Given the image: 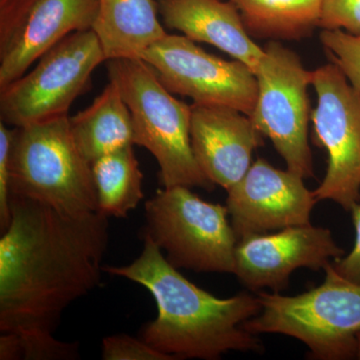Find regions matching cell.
<instances>
[{"label":"cell","instance_id":"9","mask_svg":"<svg viewBox=\"0 0 360 360\" xmlns=\"http://www.w3.org/2000/svg\"><path fill=\"white\" fill-rule=\"evenodd\" d=\"M317 103L311 111L315 143L328 155L324 179L314 193L350 212L360 202V94L335 63L312 70Z\"/></svg>","mask_w":360,"mask_h":360},{"label":"cell","instance_id":"1","mask_svg":"<svg viewBox=\"0 0 360 360\" xmlns=\"http://www.w3.org/2000/svg\"><path fill=\"white\" fill-rule=\"evenodd\" d=\"M108 240L103 213L68 217L11 196V224L0 238L1 333H53L71 303L99 285Z\"/></svg>","mask_w":360,"mask_h":360},{"label":"cell","instance_id":"21","mask_svg":"<svg viewBox=\"0 0 360 360\" xmlns=\"http://www.w3.org/2000/svg\"><path fill=\"white\" fill-rule=\"evenodd\" d=\"M319 39L331 63L360 94V34L342 30H323Z\"/></svg>","mask_w":360,"mask_h":360},{"label":"cell","instance_id":"25","mask_svg":"<svg viewBox=\"0 0 360 360\" xmlns=\"http://www.w3.org/2000/svg\"><path fill=\"white\" fill-rule=\"evenodd\" d=\"M14 129L0 122V227L6 231L11 224V153Z\"/></svg>","mask_w":360,"mask_h":360},{"label":"cell","instance_id":"14","mask_svg":"<svg viewBox=\"0 0 360 360\" xmlns=\"http://www.w3.org/2000/svg\"><path fill=\"white\" fill-rule=\"evenodd\" d=\"M158 6L167 27L213 45L255 72L264 49L253 41L231 0H158Z\"/></svg>","mask_w":360,"mask_h":360},{"label":"cell","instance_id":"2","mask_svg":"<svg viewBox=\"0 0 360 360\" xmlns=\"http://www.w3.org/2000/svg\"><path fill=\"white\" fill-rule=\"evenodd\" d=\"M143 240V250L132 264L103 267L143 286L155 298L158 315L141 328V340L174 359L215 360L229 352H264L260 338L243 328L262 310L258 297H217L182 276L153 239Z\"/></svg>","mask_w":360,"mask_h":360},{"label":"cell","instance_id":"24","mask_svg":"<svg viewBox=\"0 0 360 360\" xmlns=\"http://www.w3.org/2000/svg\"><path fill=\"white\" fill-rule=\"evenodd\" d=\"M319 27L360 34V0H323Z\"/></svg>","mask_w":360,"mask_h":360},{"label":"cell","instance_id":"4","mask_svg":"<svg viewBox=\"0 0 360 360\" xmlns=\"http://www.w3.org/2000/svg\"><path fill=\"white\" fill-rule=\"evenodd\" d=\"M323 269V283L302 295L258 293L262 310L243 328L257 335L278 333L296 338L309 347L310 359L359 357L360 284L341 276L333 262Z\"/></svg>","mask_w":360,"mask_h":360},{"label":"cell","instance_id":"23","mask_svg":"<svg viewBox=\"0 0 360 360\" xmlns=\"http://www.w3.org/2000/svg\"><path fill=\"white\" fill-rule=\"evenodd\" d=\"M104 360H174L146 341L127 335H111L103 340Z\"/></svg>","mask_w":360,"mask_h":360},{"label":"cell","instance_id":"10","mask_svg":"<svg viewBox=\"0 0 360 360\" xmlns=\"http://www.w3.org/2000/svg\"><path fill=\"white\" fill-rule=\"evenodd\" d=\"M172 94L193 103L224 106L251 115L257 97V75L241 61L203 51L184 35L167 34L142 52Z\"/></svg>","mask_w":360,"mask_h":360},{"label":"cell","instance_id":"20","mask_svg":"<svg viewBox=\"0 0 360 360\" xmlns=\"http://www.w3.org/2000/svg\"><path fill=\"white\" fill-rule=\"evenodd\" d=\"M79 356L78 343L58 340L52 333L28 330L0 336L1 360H75Z\"/></svg>","mask_w":360,"mask_h":360},{"label":"cell","instance_id":"17","mask_svg":"<svg viewBox=\"0 0 360 360\" xmlns=\"http://www.w3.org/2000/svg\"><path fill=\"white\" fill-rule=\"evenodd\" d=\"M70 123L73 141L91 165L108 153L134 146L129 106L111 80L89 108L70 117Z\"/></svg>","mask_w":360,"mask_h":360},{"label":"cell","instance_id":"12","mask_svg":"<svg viewBox=\"0 0 360 360\" xmlns=\"http://www.w3.org/2000/svg\"><path fill=\"white\" fill-rule=\"evenodd\" d=\"M330 231L311 224L239 239L233 274L250 290H285L293 271L323 269L345 255Z\"/></svg>","mask_w":360,"mask_h":360},{"label":"cell","instance_id":"8","mask_svg":"<svg viewBox=\"0 0 360 360\" xmlns=\"http://www.w3.org/2000/svg\"><path fill=\"white\" fill-rule=\"evenodd\" d=\"M105 60L94 30L71 33L45 52L32 70L1 89V122L23 127L68 115L92 72Z\"/></svg>","mask_w":360,"mask_h":360},{"label":"cell","instance_id":"26","mask_svg":"<svg viewBox=\"0 0 360 360\" xmlns=\"http://www.w3.org/2000/svg\"><path fill=\"white\" fill-rule=\"evenodd\" d=\"M355 229L354 248L347 255L338 258L333 266L341 276L360 284V202L350 210Z\"/></svg>","mask_w":360,"mask_h":360},{"label":"cell","instance_id":"11","mask_svg":"<svg viewBox=\"0 0 360 360\" xmlns=\"http://www.w3.org/2000/svg\"><path fill=\"white\" fill-rule=\"evenodd\" d=\"M304 179L258 158L227 191L226 207L238 240L255 234L310 224L319 202Z\"/></svg>","mask_w":360,"mask_h":360},{"label":"cell","instance_id":"5","mask_svg":"<svg viewBox=\"0 0 360 360\" xmlns=\"http://www.w3.org/2000/svg\"><path fill=\"white\" fill-rule=\"evenodd\" d=\"M11 196L39 201L68 217L98 212L92 165L73 141L70 116L14 127Z\"/></svg>","mask_w":360,"mask_h":360},{"label":"cell","instance_id":"3","mask_svg":"<svg viewBox=\"0 0 360 360\" xmlns=\"http://www.w3.org/2000/svg\"><path fill=\"white\" fill-rule=\"evenodd\" d=\"M108 72L129 106L134 144L155 156L162 186L214 189L191 148V105L175 98L143 59H110Z\"/></svg>","mask_w":360,"mask_h":360},{"label":"cell","instance_id":"7","mask_svg":"<svg viewBox=\"0 0 360 360\" xmlns=\"http://www.w3.org/2000/svg\"><path fill=\"white\" fill-rule=\"evenodd\" d=\"M255 75L257 97L250 117L264 136L269 137L290 172L302 179L314 176L309 142L311 120L307 90L312 71L297 53L270 40L264 47Z\"/></svg>","mask_w":360,"mask_h":360},{"label":"cell","instance_id":"6","mask_svg":"<svg viewBox=\"0 0 360 360\" xmlns=\"http://www.w3.org/2000/svg\"><path fill=\"white\" fill-rule=\"evenodd\" d=\"M226 205L201 200L189 187H163L146 203L142 236L177 269L233 274L238 238Z\"/></svg>","mask_w":360,"mask_h":360},{"label":"cell","instance_id":"18","mask_svg":"<svg viewBox=\"0 0 360 360\" xmlns=\"http://www.w3.org/2000/svg\"><path fill=\"white\" fill-rule=\"evenodd\" d=\"M252 39L300 40L321 23L323 0H231Z\"/></svg>","mask_w":360,"mask_h":360},{"label":"cell","instance_id":"15","mask_svg":"<svg viewBox=\"0 0 360 360\" xmlns=\"http://www.w3.org/2000/svg\"><path fill=\"white\" fill-rule=\"evenodd\" d=\"M99 0H40L13 46L0 56V89L71 33L92 30Z\"/></svg>","mask_w":360,"mask_h":360},{"label":"cell","instance_id":"19","mask_svg":"<svg viewBox=\"0 0 360 360\" xmlns=\"http://www.w3.org/2000/svg\"><path fill=\"white\" fill-rule=\"evenodd\" d=\"M91 165L98 212L108 217H127L144 196L143 174L134 146L108 153Z\"/></svg>","mask_w":360,"mask_h":360},{"label":"cell","instance_id":"13","mask_svg":"<svg viewBox=\"0 0 360 360\" xmlns=\"http://www.w3.org/2000/svg\"><path fill=\"white\" fill-rule=\"evenodd\" d=\"M191 141L200 169L229 191L250 169L264 135L250 115L224 106L191 104Z\"/></svg>","mask_w":360,"mask_h":360},{"label":"cell","instance_id":"16","mask_svg":"<svg viewBox=\"0 0 360 360\" xmlns=\"http://www.w3.org/2000/svg\"><path fill=\"white\" fill-rule=\"evenodd\" d=\"M155 0H99L92 30L106 60L141 58L142 52L167 34Z\"/></svg>","mask_w":360,"mask_h":360},{"label":"cell","instance_id":"22","mask_svg":"<svg viewBox=\"0 0 360 360\" xmlns=\"http://www.w3.org/2000/svg\"><path fill=\"white\" fill-rule=\"evenodd\" d=\"M39 1L0 0V56L13 46Z\"/></svg>","mask_w":360,"mask_h":360}]
</instances>
